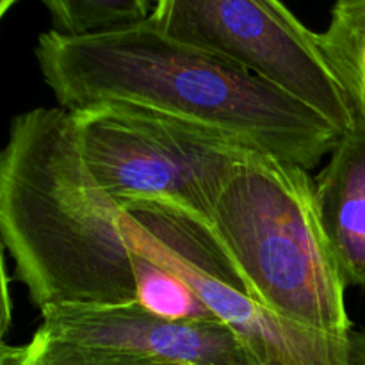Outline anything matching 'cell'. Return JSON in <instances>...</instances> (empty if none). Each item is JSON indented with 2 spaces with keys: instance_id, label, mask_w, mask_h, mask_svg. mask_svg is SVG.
I'll list each match as a JSON object with an SVG mask.
<instances>
[{
  "instance_id": "cell-5",
  "label": "cell",
  "mask_w": 365,
  "mask_h": 365,
  "mask_svg": "<svg viewBox=\"0 0 365 365\" xmlns=\"http://www.w3.org/2000/svg\"><path fill=\"white\" fill-rule=\"evenodd\" d=\"M123 212L130 248L187 282L257 365H365V331L323 334L257 302L209 221L155 202L130 203Z\"/></svg>"
},
{
  "instance_id": "cell-11",
  "label": "cell",
  "mask_w": 365,
  "mask_h": 365,
  "mask_svg": "<svg viewBox=\"0 0 365 365\" xmlns=\"http://www.w3.org/2000/svg\"><path fill=\"white\" fill-rule=\"evenodd\" d=\"M64 36H89L148 20L157 0H41Z\"/></svg>"
},
{
  "instance_id": "cell-8",
  "label": "cell",
  "mask_w": 365,
  "mask_h": 365,
  "mask_svg": "<svg viewBox=\"0 0 365 365\" xmlns=\"http://www.w3.org/2000/svg\"><path fill=\"white\" fill-rule=\"evenodd\" d=\"M321 223L346 285L365 289V120L342 132L317 175Z\"/></svg>"
},
{
  "instance_id": "cell-14",
  "label": "cell",
  "mask_w": 365,
  "mask_h": 365,
  "mask_svg": "<svg viewBox=\"0 0 365 365\" xmlns=\"http://www.w3.org/2000/svg\"><path fill=\"white\" fill-rule=\"evenodd\" d=\"M25 356V346H9L6 342L0 344V365H21Z\"/></svg>"
},
{
  "instance_id": "cell-7",
  "label": "cell",
  "mask_w": 365,
  "mask_h": 365,
  "mask_svg": "<svg viewBox=\"0 0 365 365\" xmlns=\"http://www.w3.org/2000/svg\"><path fill=\"white\" fill-rule=\"evenodd\" d=\"M43 334L89 346L138 353L182 365H257L221 321H173L138 302L57 305L41 310Z\"/></svg>"
},
{
  "instance_id": "cell-12",
  "label": "cell",
  "mask_w": 365,
  "mask_h": 365,
  "mask_svg": "<svg viewBox=\"0 0 365 365\" xmlns=\"http://www.w3.org/2000/svg\"><path fill=\"white\" fill-rule=\"evenodd\" d=\"M21 365H182L130 351L81 344L38 330L25 346Z\"/></svg>"
},
{
  "instance_id": "cell-13",
  "label": "cell",
  "mask_w": 365,
  "mask_h": 365,
  "mask_svg": "<svg viewBox=\"0 0 365 365\" xmlns=\"http://www.w3.org/2000/svg\"><path fill=\"white\" fill-rule=\"evenodd\" d=\"M11 296H9V278L4 264L2 241H0V344L6 342V335L11 328Z\"/></svg>"
},
{
  "instance_id": "cell-3",
  "label": "cell",
  "mask_w": 365,
  "mask_h": 365,
  "mask_svg": "<svg viewBox=\"0 0 365 365\" xmlns=\"http://www.w3.org/2000/svg\"><path fill=\"white\" fill-rule=\"evenodd\" d=\"M210 227L266 309L323 334L355 330L309 171L253 152L221 192Z\"/></svg>"
},
{
  "instance_id": "cell-4",
  "label": "cell",
  "mask_w": 365,
  "mask_h": 365,
  "mask_svg": "<svg viewBox=\"0 0 365 365\" xmlns=\"http://www.w3.org/2000/svg\"><path fill=\"white\" fill-rule=\"evenodd\" d=\"M70 113L89 171L121 207L166 203L210 223L221 192L257 152L220 130L130 103Z\"/></svg>"
},
{
  "instance_id": "cell-1",
  "label": "cell",
  "mask_w": 365,
  "mask_h": 365,
  "mask_svg": "<svg viewBox=\"0 0 365 365\" xmlns=\"http://www.w3.org/2000/svg\"><path fill=\"white\" fill-rule=\"evenodd\" d=\"M34 53L66 110L130 103L220 130L307 171L334 152L342 135L287 93L170 38L150 20L89 36L43 32Z\"/></svg>"
},
{
  "instance_id": "cell-10",
  "label": "cell",
  "mask_w": 365,
  "mask_h": 365,
  "mask_svg": "<svg viewBox=\"0 0 365 365\" xmlns=\"http://www.w3.org/2000/svg\"><path fill=\"white\" fill-rule=\"evenodd\" d=\"M135 302L173 321H220L187 282L150 257L132 250Z\"/></svg>"
},
{
  "instance_id": "cell-2",
  "label": "cell",
  "mask_w": 365,
  "mask_h": 365,
  "mask_svg": "<svg viewBox=\"0 0 365 365\" xmlns=\"http://www.w3.org/2000/svg\"><path fill=\"white\" fill-rule=\"evenodd\" d=\"M123 216L89 171L70 110L13 118L0 148V241L39 310L135 302Z\"/></svg>"
},
{
  "instance_id": "cell-15",
  "label": "cell",
  "mask_w": 365,
  "mask_h": 365,
  "mask_svg": "<svg viewBox=\"0 0 365 365\" xmlns=\"http://www.w3.org/2000/svg\"><path fill=\"white\" fill-rule=\"evenodd\" d=\"M14 2H16V0H0V20H2L4 14L9 11V7L13 6Z\"/></svg>"
},
{
  "instance_id": "cell-9",
  "label": "cell",
  "mask_w": 365,
  "mask_h": 365,
  "mask_svg": "<svg viewBox=\"0 0 365 365\" xmlns=\"http://www.w3.org/2000/svg\"><path fill=\"white\" fill-rule=\"evenodd\" d=\"M317 38L356 120H365V0H335L330 25Z\"/></svg>"
},
{
  "instance_id": "cell-6",
  "label": "cell",
  "mask_w": 365,
  "mask_h": 365,
  "mask_svg": "<svg viewBox=\"0 0 365 365\" xmlns=\"http://www.w3.org/2000/svg\"><path fill=\"white\" fill-rule=\"evenodd\" d=\"M148 20L170 38L269 82L341 134L355 125L351 100L319 38L280 0H157Z\"/></svg>"
}]
</instances>
